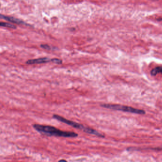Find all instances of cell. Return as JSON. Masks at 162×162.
<instances>
[{"instance_id":"cell-8","label":"cell","mask_w":162,"mask_h":162,"mask_svg":"<svg viewBox=\"0 0 162 162\" xmlns=\"http://www.w3.org/2000/svg\"><path fill=\"white\" fill-rule=\"evenodd\" d=\"M51 61L55 63L58 64L62 63V60L59 59H51Z\"/></svg>"},{"instance_id":"cell-4","label":"cell","mask_w":162,"mask_h":162,"mask_svg":"<svg viewBox=\"0 0 162 162\" xmlns=\"http://www.w3.org/2000/svg\"><path fill=\"white\" fill-rule=\"evenodd\" d=\"M51 61V59L48 58H42L36 59H30L26 63L27 64H41L47 63Z\"/></svg>"},{"instance_id":"cell-2","label":"cell","mask_w":162,"mask_h":162,"mask_svg":"<svg viewBox=\"0 0 162 162\" xmlns=\"http://www.w3.org/2000/svg\"><path fill=\"white\" fill-rule=\"evenodd\" d=\"M53 118L56 119V120L59 121L60 122L64 123L65 124H66L68 125H70L71 127H74V128L79 129L80 130H83L84 132L90 134H94L97 136L100 137H104V135L98 132L97 130H96L94 129H92L90 127H85L82 125L79 124L78 123L75 122L74 121H72L70 120H68L67 119H65L63 117L60 116L58 115H53Z\"/></svg>"},{"instance_id":"cell-11","label":"cell","mask_w":162,"mask_h":162,"mask_svg":"<svg viewBox=\"0 0 162 162\" xmlns=\"http://www.w3.org/2000/svg\"><path fill=\"white\" fill-rule=\"evenodd\" d=\"M157 20H158V21H162V18H160V19H157Z\"/></svg>"},{"instance_id":"cell-10","label":"cell","mask_w":162,"mask_h":162,"mask_svg":"<svg viewBox=\"0 0 162 162\" xmlns=\"http://www.w3.org/2000/svg\"><path fill=\"white\" fill-rule=\"evenodd\" d=\"M58 162H67L66 160H64V159H61L59 160Z\"/></svg>"},{"instance_id":"cell-1","label":"cell","mask_w":162,"mask_h":162,"mask_svg":"<svg viewBox=\"0 0 162 162\" xmlns=\"http://www.w3.org/2000/svg\"><path fill=\"white\" fill-rule=\"evenodd\" d=\"M34 128L41 134L47 136H55L64 137H76L78 134L73 132L64 131L48 125H43L40 124H34Z\"/></svg>"},{"instance_id":"cell-5","label":"cell","mask_w":162,"mask_h":162,"mask_svg":"<svg viewBox=\"0 0 162 162\" xmlns=\"http://www.w3.org/2000/svg\"><path fill=\"white\" fill-rule=\"evenodd\" d=\"M1 18H3L6 20L9 21L10 22H11L12 23H14V24H25V22L23 21L22 20H21L20 19H17L16 18L13 17H10V16H5L4 15H1Z\"/></svg>"},{"instance_id":"cell-3","label":"cell","mask_w":162,"mask_h":162,"mask_svg":"<svg viewBox=\"0 0 162 162\" xmlns=\"http://www.w3.org/2000/svg\"><path fill=\"white\" fill-rule=\"evenodd\" d=\"M101 107L108 108V109L122 111L124 112H129V113H134V114L143 115L146 113V112L143 110L138 109L134 108L132 107L123 106L121 105L105 104L101 105Z\"/></svg>"},{"instance_id":"cell-6","label":"cell","mask_w":162,"mask_h":162,"mask_svg":"<svg viewBox=\"0 0 162 162\" xmlns=\"http://www.w3.org/2000/svg\"><path fill=\"white\" fill-rule=\"evenodd\" d=\"M150 73L151 75L153 76H155L159 73L162 74V67L159 66L155 67L151 71Z\"/></svg>"},{"instance_id":"cell-7","label":"cell","mask_w":162,"mask_h":162,"mask_svg":"<svg viewBox=\"0 0 162 162\" xmlns=\"http://www.w3.org/2000/svg\"><path fill=\"white\" fill-rule=\"evenodd\" d=\"M0 25L2 27H8V28H12V29H16V26L10 23H6L4 22H1L0 24Z\"/></svg>"},{"instance_id":"cell-9","label":"cell","mask_w":162,"mask_h":162,"mask_svg":"<svg viewBox=\"0 0 162 162\" xmlns=\"http://www.w3.org/2000/svg\"><path fill=\"white\" fill-rule=\"evenodd\" d=\"M40 47L43 48L45 50H51V47L49 45H48L47 44H41L40 45Z\"/></svg>"}]
</instances>
